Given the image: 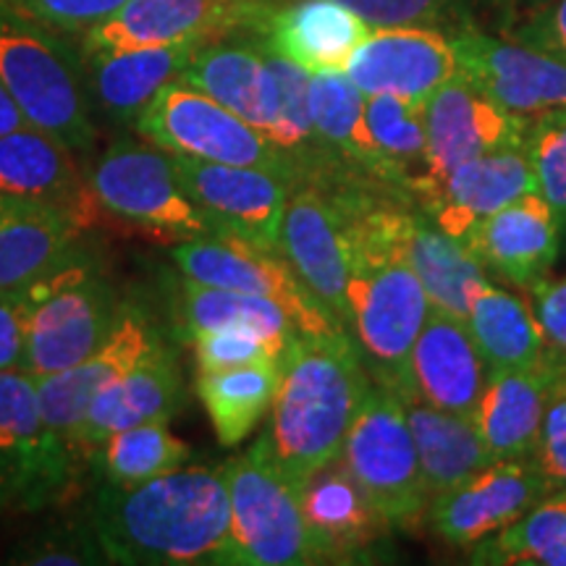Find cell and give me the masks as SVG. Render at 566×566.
I'll return each instance as SVG.
<instances>
[{"label":"cell","instance_id":"cell-2","mask_svg":"<svg viewBox=\"0 0 566 566\" xmlns=\"http://www.w3.org/2000/svg\"><path fill=\"white\" fill-rule=\"evenodd\" d=\"M370 391L363 354L346 331H296L281 354L279 388L263 441L296 485L338 459Z\"/></svg>","mask_w":566,"mask_h":566},{"label":"cell","instance_id":"cell-3","mask_svg":"<svg viewBox=\"0 0 566 566\" xmlns=\"http://www.w3.org/2000/svg\"><path fill=\"white\" fill-rule=\"evenodd\" d=\"M0 82L34 129L76 155L95 145L82 51L9 0H0Z\"/></svg>","mask_w":566,"mask_h":566},{"label":"cell","instance_id":"cell-12","mask_svg":"<svg viewBox=\"0 0 566 566\" xmlns=\"http://www.w3.org/2000/svg\"><path fill=\"white\" fill-rule=\"evenodd\" d=\"M171 158L184 189L208 218L212 233H233L260 250L281 254L283 210L294 189L289 176L179 155Z\"/></svg>","mask_w":566,"mask_h":566},{"label":"cell","instance_id":"cell-29","mask_svg":"<svg viewBox=\"0 0 566 566\" xmlns=\"http://www.w3.org/2000/svg\"><path fill=\"white\" fill-rule=\"evenodd\" d=\"M76 153L51 134L21 126L0 137V195L51 202L84 221L90 187L82 184Z\"/></svg>","mask_w":566,"mask_h":566},{"label":"cell","instance_id":"cell-39","mask_svg":"<svg viewBox=\"0 0 566 566\" xmlns=\"http://www.w3.org/2000/svg\"><path fill=\"white\" fill-rule=\"evenodd\" d=\"M525 147L535 168L537 192L546 197L558 226H566V108L530 118Z\"/></svg>","mask_w":566,"mask_h":566},{"label":"cell","instance_id":"cell-31","mask_svg":"<svg viewBox=\"0 0 566 566\" xmlns=\"http://www.w3.org/2000/svg\"><path fill=\"white\" fill-rule=\"evenodd\" d=\"M407 252L430 310L467 323L472 294L488 281L470 247L438 229L420 208H415L407 233Z\"/></svg>","mask_w":566,"mask_h":566},{"label":"cell","instance_id":"cell-28","mask_svg":"<svg viewBox=\"0 0 566 566\" xmlns=\"http://www.w3.org/2000/svg\"><path fill=\"white\" fill-rule=\"evenodd\" d=\"M200 48L202 42H174V45L87 55L84 61H87L92 101L101 105L111 122L137 124L139 113L166 84L179 80Z\"/></svg>","mask_w":566,"mask_h":566},{"label":"cell","instance_id":"cell-44","mask_svg":"<svg viewBox=\"0 0 566 566\" xmlns=\"http://www.w3.org/2000/svg\"><path fill=\"white\" fill-rule=\"evenodd\" d=\"M530 462L548 480L551 491H566V378L556 388L554 399L543 415L541 433H537Z\"/></svg>","mask_w":566,"mask_h":566},{"label":"cell","instance_id":"cell-32","mask_svg":"<svg viewBox=\"0 0 566 566\" xmlns=\"http://www.w3.org/2000/svg\"><path fill=\"white\" fill-rule=\"evenodd\" d=\"M430 501L493 464L475 417L451 415L420 401H405Z\"/></svg>","mask_w":566,"mask_h":566},{"label":"cell","instance_id":"cell-41","mask_svg":"<svg viewBox=\"0 0 566 566\" xmlns=\"http://www.w3.org/2000/svg\"><path fill=\"white\" fill-rule=\"evenodd\" d=\"M189 342L195 346L197 373L231 370V367L279 363L281 359V352L252 331H208V334L192 336Z\"/></svg>","mask_w":566,"mask_h":566},{"label":"cell","instance_id":"cell-24","mask_svg":"<svg viewBox=\"0 0 566 566\" xmlns=\"http://www.w3.org/2000/svg\"><path fill=\"white\" fill-rule=\"evenodd\" d=\"M566 370L554 359H543L525 370H504L488 375L480 396L475 424L491 451L493 462L530 459L541 433L543 415L554 399Z\"/></svg>","mask_w":566,"mask_h":566},{"label":"cell","instance_id":"cell-25","mask_svg":"<svg viewBox=\"0 0 566 566\" xmlns=\"http://www.w3.org/2000/svg\"><path fill=\"white\" fill-rule=\"evenodd\" d=\"M82 221L51 202L0 195V292L27 289L80 250Z\"/></svg>","mask_w":566,"mask_h":566},{"label":"cell","instance_id":"cell-35","mask_svg":"<svg viewBox=\"0 0 566 566\" xmlns=\"http://www.w3.org/2000/svg\"><path fill=\"white\" fill-rule=\"evenodd\" d=\"M467 328L491 373L525 370L546 359V338L530 304L488 281L472 294Z\"/></svg>","mask_w":566,"mask_h":566},{"label":"cell","instance_id":"cell-16","mask_svg":"<svg viewBox=\"0 0 566 566\" xmlns=\"http://www.w3.org/2000/svg\"><path fill=\"white\" fill-rule=\"evenodd\" d=\"M551 493L548 480L530 459H504L436 495L424 520L449 546H475L525 516Z\"/></svg>","mask_w":566,"mask_h":566},{"label":"cell","instance_id":"cell-10","mask_svg":"<svg viewBox=\"0 0 566 566\" xmlns=\"http://www.w3.org/2000/svg\"><path fill=\"white\" fill-rule=\"evenodd\" d=\"M275 0H126V3L82 34L84 59L129 48L216 42L237 32L263 38Z\"/></svg>","mask_w":566,"mask_h":566},{"label":"cell","instance_id":"cell-1","mask_svg":"<svg viewBox=\"0 0 566 566\" xmlns=\"http://www.w3.org/2000/svg\"><path fill=\"white\" fill-rule=\"evenodd\" d=\"M90 527L108 564H221L231 501L221 467H176L134 485L103 483Z\"/></svg>","mask_w":566,"mask_h":566},{"label":"cell","instance_id":"cell-7","mask_svg":"<svg viewBox=\"0 0 566 566\" xmlns=\"http://www.w3.org/2000/svg\"><path fill=\"white\" fill-rule=\"evenodd\" d=\"M137 132L145 142L179 158L252 166L289 176L294 187L300 171L294 160L263 132L226 108L192 84L174 80L139 113Z\"/></svg>","mask_w":566,"mask_h":566},{"label":"cell","instance_id":"cell-27","mask_svg":"<svg viewBox=\"0 0 566 566\" xmlns=\"http://www.w3.org/2000/svg\"><path fill=\"white\" fill-rule=\"evenodd\" d=\"M367 34L370 27L338 0H292L275 6L263 42L273 53L317 74L344 71L349 55Z\"/></svg>","mask_w":566,"mask_h":566},{"label":"cell","instance_id":"cell-4","mask_svg":"<svg viewBox=\"0 0 566 566\" xmlns=\"http://www.w3.org/2000/svg\"><path fill=\"white\" fill-rule=\"evenodd\" d=\"M24 292L30 315L21 370L32 378L69 370L90 357L108 338L124 302L82 250Z\"/></svg>","mask_w":566,"mask_h":566},{"label":"cell","instance_id":"cell-5","mask_svg":"<svg viewBox=\"0 0 566 566\" xmlns=\"http://www.w3.org/2000/svg\"><path fill=\"white\" fill-rule=\"evenodd\" d=\"M221 470L231 501L229 546L221 564H315L302 516V488L281 470L263 438Z\"/></svg>","mask_w":566,"mask_h":566},{"label":"cell","instance_id":"cell-45","mask_svg":"<svg viewBox=\"0 0 566 566\" xmlns=\"http://www.w3.org/2000/svg\"><path fill=\"white\" fill-rule=\"evenodd\" d=\"M512 40L566 63V0H548L527 11L512 32Z\"/></svg>","mask_w":566,"mask_h":566},{"label":"cell","instance_id":"cell-11","mask_svg":"<svg viewBox=\"0 0 566 566\" xmlns=\"http://www.w3.org/2000/svg\"><path fill=\"white\" fill-rule=\"evenodd\" d=\"M176 271L197 283L233 289L281 304L302 334H336L338 325L323 313L279 252L260 250L233 233H210L174 247Z\"/></svg>","mask_w":566,"mask_h":566},{"label":"cell","instance_id":"cell-8","mask_svg":"<svg viewBox=\"0 0 566 566\" xmlns=\"http://www.w3.org/2000/svg\"><path fill=\"white\" fill-rule=\"evenodd\" d=\"M87 187L97 208L142 231L179 242L212 233L208 218L184 189L171 155L150 142L111 145L92 166Z\"/></svg>","mask_w":566,"mask_h":566},{"label":"cell","instance_id":"cell-42","mask_svg":"<svg viewBox=\"0 0 566 566\" xmlns=\"http://www.w3.org/2000/svg\"><path fill=\"white\" fill-rule=\"evenodd\" d=\"M13 562L40 566H69V564H108L101 543L87 525H61L38 533L24 546L17 548Z\"/></svg>","mask_w":566,"mask_h":566},{"label":"cell","instance_id":"cell-38","mask_svg":"<svg viewBox=\"0 0 566 566\" xmlns=\"http://www.w3.org/2000/svg\"><path fill=\"white\" fill-rule=\"evenodd\" d=\"M475 546V564L566 566V491L551 493L525 516Z\"/></svg>","mask_w":566,"mask_h":566},{"label":"cell","instance_id":"cell-33","mask_svg":"<svg viewBox=\"0 0 566 566\" xmlns=\"http://www.w3.org/2000/svg\"><path fill=\"white\" fill-rule=\"evenodd\" d=\"M174 310L181 334L187 338L226 328L252 331L283 354L296 334V325L281 304L263 300V296L233 292V289L197 283L187 275L176 281Z\"/></svg>","mask_w":566,"mask_h":566},{"label":"cell","instance_id":"cell-26","mask_svg":"<svg viewBox=\"0 0 566 566\" xmlns=\"http://www.w3.org/2000/svg\"><path fill=\"white\" fill-rule=\"evenodd\" d=\"M313 562H342L384 537L388 522L344 464L334 459L300 493Z\"/></svg>","mask_w":566,"mask_h":566},{"label":"cell","instance_id":"cell-21","mask_svg":"<svg viewBox=\"0 0 566 566\" xmlns=\"http://www.w3.org/2000/svg\"><path fill=\"white\" fill-rule=\"evenodd\" d=\"M181 405L184 375L179 354L163 338L150 354H145L137 365L118 375L92 399L76 433L80 454L90 459L97 443L134 424L155 420L171 422Z\"/></svg>","mask_w":566,"mask_h":566},{"label":"cell","instance_id":"cell-37","mask_svg":"<svg viewBox=\"0 0 566 566\" xmlns=\"http://www.w3.org/2000/svg\"><path fill=\"white\" fill-rule=\"evenodd\" d=\"M189 459V446L171 433L168 420L134 424L92 449L90 462L103 483L134 485L176 470Z\"/></svg>","mask_w":566,"mask_h":566},{"label":"cell","instance_id":"cell-20","mask_svg":"<svg viewBox=\"0 0 566 566\" xmlns=\"http://www.w3.org/2000/svg\"><path fill=\"white\" fill-rule=\"evenodd\" d=\"M533 192H537V179L527 147L509 145L464 160L430 187L417 205L438 229L464 242L480 221Z\"/></svg>","mask_w":566,"mask_h":566},{"label":"cell","instance_id":"cell-9","mask_svg":"<svg viewBox=\"0 0 566 566\" xmlns=\"http://www.w3.org/2000/svg\"><path fill=\"white\" fill-rule=\"evenodd\" d=\"M76 467L42 420L38 380L24 370H0V514L51 506Z\"/></svg>","mask_w":566,"mask_h":566},{"label":"cell","instance_id":"cell-30","mask_svg":"<svg viewBox=\"0 0 566 566\" xmlns=\"http://www.w3.org/2000/svg\"><path fill=\"white\" fill-rule=\"evenodd\" d=\"M310 118L317 145L328 160V174L323 179L363 174L380 181L365 126V92L344 71H317L310 76Z\"/></svg>","mask_w":566,"mask_h":566},{"label":"cell","instance_id":"cell-6","mask_svg":"<svg viewBox=\"0 0 566 566\" xmlns=\"http://www.w3.org/2000/svg\"><path fill=\"white\" fill-rule=\"evenodd\" d=\"M338 462L384 514L388 527L417 530L422 525L430 493L399 394L370 384Z\"/></svg>","mask_w":566,"mask_h":566},{"label":"cell","instance_id":"cell-17","mask_svg":"<svg viewBox=\"0 0 566 566\" xmlns=\"http://www.w3.org/2000/svg\"><path fill=\"white\" fill-rule=\"evenodd\" d=\"M344 74L365 95L424 103L462 69L451 38L436 27H378L349 55Z\"/></svg>","mask_w":566,"mask_h":566},{"label":"cell","instance_id":"cell-19","mask_svg":"<svg viewBox=\"0 0 566 566\" xmlns=\"http://www.w3.org/2000/svg\"><path fill=\"white\" fill-rule=\"evenodd\" d=\"M488 375L491 370L467 323L430 310L409 352L401 401H420L451 415L475 417Z\"/></svg>","mask_w":566,"mask_h":566},{"label":"cell","instance_id":"cell-13","mask_svg":"<svg viewBox=\"0 0 566 566\" xmlns=\"http://www.w3.org/2000/svg\"><path fill=\"white\" fill-rule=\"evenodd\" d=\"M163 338L166 336H163L155 317L142 304L122 302L108 338L90 357H84L69 370L34 378L38 380L42 420H45L48 430L76 457V462H82L76 433H80V424L92 399L105 386L113 384L118 375L137 365L145 354H150Z\"/></svg>","mask_w":566,"mask_h":566},{"label":"cell","instance_id":"cell-48","mask_svg":"<svg viewBox=\"0 0 566 566\" xmlns=\"http://www.w3.org/2000/svg\"><path fill=\"white\" fill-rule=\"evenodd\" d=\"M21 126H30V122H27L17 101H13L9 90H6L3 82H0V137L9 132L21 129Z\"/></svg>","mask_w":566,"mask_h":566},{"label":"cell","instance_id":"cell-43","mask_svg":"<svg viewBox=\"0 0 566 566\" xmlns=\"http://www.w3.org/2000/svg\"><path fill=\"white\" fill-rule=\"evenodd\" d=\"M9 3L55 32L84 34L111 19L126 0H9Z\"/></svg>","mask_w":566,"mask_h":566},{"label":"cell","instance_id":"cell-22","mask_svg":"<svg viewBox=\"0 0 566 566\" xmlns=\"http://www.w3.org/2000/svg\"><path fill=\"white\" fill-rule=\"evenodd\" d=\"M464 244L501 279L535 289L558 254V221L541 192L495 210L467 233Z\"/></svg>","mask_w":566,"mask_h":566},{"label":"cell","instance_id":"cell-40","mask_svg":"<svg viewBox=\"0 0 566 566\" xmlns=\"http://www.w3.org/2000/svg\"><path fill=\"white\" fill-rule=\"evenodd\" d=\"M370 30L378 27H436L464 24L470 32V11L475 0H338Z\"/></svg>","mask_w":566,"mask_h":566},{"label":"cell","instance_id":"cell-34","mask_svg":"<svg viewBox=\"0 0 566 566\" xmlns=\"http://www.w3.org/2000/svg\"><path fill=\"white\" fill-rule=\"evenodd\" d=\"M365 126L378 163V179L417 202V192L428 179L424 103L365 95Z\"/></svg>","mask_w":566,"mask_h":566},{"label":"cell","instance_id":"cell-47","mask_svg":"<svg viewBox=\"0 0 566 566\" xmlns=\"http://www.w3.org/2000/svg\"><path fill=\"white\" fill-rule=\"evenodd\" d=\"M27 304L24 289L0 292V370H21L27 354Z\"/></svg>","mask_w":566,"mask_h":566},{"label":"cell","instance_id":"cell-15","mask_svg":"<svg viewBox=\"0 0 566 566\" xmlns=\"http://www.w3.org/2000/svg\"><path fill=\"white\" fill-rule=\"evenodd\" d=\"M530 118L501 108L467 76H454L424 101V129H428V179L417 200L436 187L446 174L464 160L525 145Z\"/></svg>","mask_w":566,"mask_h":566},{"label":"cell","instance_id":"cell-14","mask_svg":"<svg viewBox=\"0 0 566 566\" xmlns=\"http://www.w3.org/2000/svg\"><path fill=\"white\" fill-rule=\"evenodd\" d=\"M279 250L323 313L349 334V263L342 218L334 200L317 184L300 181L289 195Z\"/></svg>","mask_w":566,"mask_h":566},{"label":"cell","instance_id":"cell-46","mask_svg":"<svg viewBox=\"0 0 566 566\" xmlns=\"http://www.w3.org/2000/svg\"><path fill=\"white\" fill-rule=\"evenodd\" d=\"M535 317L546 338V357L566 370V279L537 283Z\"/></svg>","mask_w":566,"mask_h":566},{"label":"cell","instance_id":"cell-36","mask_svg":"<svg viewBox=\"0 0 566 566\" xmlns=\"http://www.w3.org/2000/svg\"><path fill=\"white\" fill-rule=\"evenodd\" d=\"M279 363H258L231 370L197 373V394L212 430L223 446L242 443L254 424L271 409L275 388H279Z\"/></svg>","mask_w":566,"mask_h":566},{"label":"cell","instance_id":"cell-18","mask_svg":"<svg viewBox=\"0 0 566 566\" xmlns=\"http://www.w3.org/2000/svg\"><path fill=\"white\" fill-rule=\"evenodd\" d=\"M459 69L480 92L516 116L566 108V63L522 42L478 30L451 34Z\"/></svg>","mask_w":566,"mask_h":566},{"label":"cell","instance_id":"cell-49","mask_svg":"<svg viewBox=\"0 0 566 566\" xmlns=\"http://www.w3.org/2000/svg\"><path fill=\"white\" fill-rule=\"evenodd\" d=\"M522 3H525V11H533V9H537V6L548 3V0H522Z\"/></svg>","mask_w":566,"mask_h":566},{"label":"cell","instance_id":"cell-23","mask_svg":"<svg viewBox=\"0 0 566 566\" xmlns=\"http://www.w3.org/2000/svg\"><path fill=\"white\" fill-rule=\"evenodd\" d=\"M179 80L226 105L265 137L279 124L281 84L265 42H208L192 55Z\"/></svg>","mask_w":566,"mask_h":566}]
</instances>
